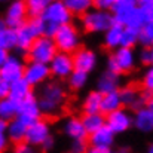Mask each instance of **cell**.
I'll return each instance as SVG.
<instances>
[{
    "label": "cell",
    "mask_w": 153,
    "mask_h": 153,
    "mask_svg": "<svg viewBox=\"0 0 153 153\" xmlns=\"http://www.w3.org/2000/svg\"><path fill=\"white\" fill-rule=\"evenodd\" d=\"M71 58L74 70H80L88 74L94 71L98 64V55L89 48H79L74 53H71Z\"/></svg>",
    "instance_id": "14"
},
{
    "label": "cell",
    "mask_w": 153,
    "mask_h": 153,
    "mask_svg": "<svg viewBox=\"0 0 153 153\" xmlns=\"http://www.w3.org/2000/svg\"><path fill=\"white\" fill-rule=\"evenodd\" d=\"M42 116L43 114H42L39 105H37V100H36L34 95H31V97H28V98L18 102V114H16V117L21 119L27 126L31 125L33 122L42 119Z\"/></svg>",
    "instance_id": "15"
},
{
    "label": "cell",
    "mask_w": 153,
    "mask_h": 153,
    "mask_svg": "<svg viewBox=\"0 0 153 153\" xmlns=\"http://www.w3.org/2000/svg\"><path fill=\"white\" fill-rule=\"evenodd\" d=\"M4 1H9V0H0V3H4Z\"/></svg>",
    "instance_id": "50"
},
{
    "label": "cell",
    "mask_w": 153,
    "mask_h": 153,
    "mask_svg": "<svg viewBox=\"0 0 153 153\" xmlns=\"http://www.w3.org/2000/svg\"><path fill=\"white\" fill-rule=\"evenodd\" d=\"M48 67H49L51 76L55 77L56 80H65L74 70L71 55L64 53V52H56L52 61L48 64Z\"/></svg>",
    "instance_id": "12"
},
{
    "label": "cell",
    "mask_w": 153,
    "mask_h": 153,
    "mask_svg": "<svg viewBox=\"0 0 153 153\" xmlns=\"http://www.w3.org/2000/svg\"><path fill=\"white\" fill-rule=\"evenodd\" d=\"M137 64V56L134 49H126V48H116L111 51L108 59H107V71L113 74H122L132 71Z\"/></svg>",
    "instance_id": "3"
},
{
    "label": "cell",
    "mask_w": 153,
    "mask_h": 153,
    "mask_svg": "<svg viewBox=\"0 0 153 153\" xmlns=\"http://www.w3.org/2000/svg\"><path fill=\"white\" fill-rule=\"evenodd\" d=\"M18 114V102L10 100L9 97L0 100V119L9 122Z\"/></svg>",
    "instance_id": "29"
},
{
    "label": "cell",
    "mask_w": 153,
    "mask_h": 153,
    "mask_svg": "<svg viewBox=\"0 0 153 153\" xmlns=\"http://www.w3.org/2000/svg\"><path fill=\"white\" fill-rule=\"evenodd\" d=\"M22 1H24V0H22Z\"/></svg>",
    "instance_id": "51"
},
{
    "label": "cell",
    "mask_w": 153,
    "mask_h": 153,
    "mask_svg": "<svg viewBox=\"0 0 153 153\" xmlns=\"http://www.w3.org/2000/svg\"><path fill=\"white\" fill-rule=\"evenodd\" d=\"M137 59L146 65V67H152L153 64V49L152 48H141V51L138 52V56Z\"/></svg>",
    "instance_id": "35"
},
{
    "label": "cell",
    "mask_w": 153,
    "mask_h": 153,
    "mask_svg": "<svg viewBox=\"0 0 153 153\" xmlns=\"http://www.w3.org/2000/svg\"><path fill=\"white\" fill-rule=\"evenodd\" d=\"M101 94L98 91H89L83 101H82V110L85 114H89V113H100V105H101Z\"/></svg>",
    "instance_id": "25"
},
{
    "label": "cell",
    "mask_w": 153,
    "mask_h": 153,
    "mask_svg": "<svg viewBox=\"0 0 153 153\" xmlns=\"http://www.w3.org/2000/svg\"><path fill=\"white\" fill-rule=\"evenodd\" d=\"M132 126H135L141 132L153 131V105L149 104L134 111L132 114Z\"/></svg>",
    "instance_id": "17"
},
{
    "label": "cell",
    "mask_w": 153,
    "mask_h": 153,
    "mask_svg": "<svg viewBox=\"0 0 153 153\" xmlns=\"http://www.w3.org/2000/svg\"><path fill=\"white\" fill-rule=\"evenodd\" d=\"M141 85L144 88V91H153V68L152 67H147L146 71L143 73V77H141Z\"/></svg>",
    "instance_id": "36"
},
{
    "label": "cell",
    "mask_w": 153,
    "mask_h": 153,
    "mask_svg": "<svg viewBox=\"0 0 153 153\" xmlns=\"http://www.w3.org/2000/svg\"><path fill=\"white\" fill-rule=\"evenodd\" d=\"M122 107V102L119 98L117 91L116 92H110V94H104L101 97V105H100V113L101 114H108L111 111H116L117 108Z\"/></svg>",
    "instance_id": "26"
},
{
    "label": "cell",
    "mask_w": 153,
    "mask_h": 153,
    "mask_svg": "<svg viewBox=\"0 0 153 153\" xmlns=\"http://www.w3.org/2000/svg\"><path fill=\"white\" fill-rule=\"evenodd\" d=\"M137 40L138 45H143V48H152L153 45V22L143 25L137 31Z\"/></svg>",
    "instance_id": "33"
},
{
    "label": "cell",
    "mask_w": 153,
    "mask_h": 153,
    "mask_svg": "<svg viewBox=\"0 0 153 153\" xmlns=\"http://www.w3.org/2000/svg\"><path fill=\"white\" fill-rule=\"evenodd\" d=\"M88 79H89V74L85 73V71H80V70H73L71 74L65 79L68 86L73 89V91H79L82 88H85V85L88 83Z\"/></svg>",
    "instance_id": "32"
},
{
    "label": "cell",
    "mask_w": 153,
    "mask_h": 153,
    "mask_svg": "<svg viewBox=\"0 0 153 153\" xmlns=\"http://www.w3.org/2000/svg\"><path fill=\"white\" fill-rule=\"evenodd\" d=\"M147 153H153V146H152V144L147 147Z\"/></svg>",
    "instance_id": "48"
},
{
    "label": "cell",
    "mask_w": 153,
    "mask_h": 153,
    "mask_svg": "<svg viewBox=\"0 0 153 153\" xmlns=\"http://www.w3.org/2000/svg\"><path fill=\"white\" fill-rule=\"evenodd\" d=\"M52 135L51 132V125L48 120H45L43 117L33 122L31 125L27 126V132H25V138L24 141L33 147H40L49 137Z\"/></svg>",
    "instance_id": "9"
},
{
    "label": "cell",
    "mask_w": 153,
    "mask_h": 153,
    "mask_svg": "<svg viewBox=\"0 0 153 153\" xmlns=\"http://www.w3.org/2000/svg\"><path fill=\"white\" fill-rule=\"evenodd\" d=\"M117 89H119V76L105 70L97 80V89L95 91H98L101 95H104V94L116 92Z\"/></svg>",
    "instance_id": "22"
},
{
    "label": "cell",
    "mask_w": 153,
    "mask_h": 153,
    "mask_svg": "<svg viewBox=\"0 0 153 153\" xmlns=\"http://www.w3.org/2000/svg\"><path fill=\"white\" fill-rule=\"evenodd\" d=\"M137 7L146 12H153V0H137Z\"/></svg>",
    "instance_id": "40"
},
{
    "label": "cell",
    "mask_w": 153,
    "mask_h": 153,
    "mask_svg": "<svg viewBox=\"0 0 153 153\" xmlns=\"http://www.w3.org/2000/svg\"><path fill=\"white\" fill-rule=\"evenodd\" d=\"M6 126H7V122L0 119V132H6Z\"/></svg>",
    "instance_id": "46"
},
{
    "label": "cell",
    "mask_w": 153,
    "mask_h": 153,
    "mask_svg": "<svg viewBox=\"0 0 153 153\" xmlns=\"http://www.w3.org/2000/svg\"><path fill=\"white\" fill-rule=\"evenodd\" d=\"M117 94H119V98H120V102H122V107H129L137 101L138 95H140V91L137 89V86L134 85H126L123 88H119L117 89Z\"/></svg>",
    "instance_id": "28"
},
{
    "label": "cell",
    "mask_w": 153,
    "mask_h": 153,
    "mask_svg": "<svg viewBox=\"0 0 153 153\" xmlns=\"http://www.w3.org/2000/svg\"><path fill=\"white\" fill-rule=\"evenodd\" d=\"M65 7L71 15H85L88 10L94 7V0H62Z\"/></svg>",
    "instance_id": "27"
},
{
    "label": "cell",
    "mask_w": 153,
    "mask_h": 153,
    "mask_svg": "<svg viewBox=\"0 0 153 153\" xmlns=\"http://www.w3.org/2000/svg\"><path fill=\"white\" fill-rule=\"evenodd\" d=\"M119 153H128V149H120Z\"/></svg>",
    "instance_id": "49"
},
{
    "label": "cell",
    "mask_w": 153,
    "mask_h": 153,
    "mask_svg": "<svg viewBox=\"0 0 153 153\" xmlns=\"http://www.w3.org/2000/svg\"><path fill=\"white\" fill-rule=\"evenodd\" d=\"M135 45H138V40H137V30L125 28V27H123V31H122V36H120L119 48L134 49V48H135Z\"/></svg>",
    "instance_id": "34"
},
{
    "label": "cell",
    "mask_w": 153,
    "mask_h": 153,
    "mask_svg": "<svg viewBox=\"0 0 153 153\" xmlns=\"http://www.w3.org/2000/svg\"><path fill=\"white\" fill-rule=\"evenodd\" d=\"M52 0H24L30 18H40Z\"/></svg>",
    "instance_id": "30"
},
{
    "label": "cell",
    "mask_w": 153,
    "mask_h": 153,
    "mask_svg": "<svg viewBox=\"0 0 153 153\" xmlns=\"http://www.w3.org/2000/svg\"><path fill=\"white\" fill-rule=\"evenodd\" d=\"M85 153H111V150H97L94 147H88Z\"/></svg>",
    "instance_id": "45"
},
{
    "label": "cell",
    "mask_w": 153,
    "mask_h": 153,
    "mask_svg": "<svg viewBox=\"0 0 153 153\" xmlns=\"http://www.w3.org/2000/svg\"><path fill=\"white\" fill-rule=\"evenodd\" d=\"M86 140H89V147H94L97 150H111L114 144V134L104 125L98 131L88 135Z\"/></svg>",
    "instance_id": "16"
},
{
    "label": "cell",
    "mask_w": 153,
    "mask_h": 153,
    "mask_svg": "<svg viewBox=\"0 0 153 153\" xmlns=\"http://www.w3.org/2000/svg\"><path fill=\"white\" fill-rule=\"evenodd\" d=\"M80 22L88 33H104L114 24L110 10H102L97 7H92L85 15H82Z\"/></svg>",
    "instance_id": "4"
},
{
    "label": "cell",
    "mask_w": 153,
    "mask_h": 153,
    "mask_svg": "<svg viewBox=\"0 0 153 153\" xmlns=\"http://www.w3.org/2000/svg\"><path fill=\"white\" fill-rule=\"evenodd\" d=\"M42 114H56L65 101V89L58 80H48L42 85L40 94L36 98Z\"/></svg>",
    "instance_id": "1"
},
{
    "label": "cell",
    "mask_w": 153,
    "mask_h": 153,
    "mask_svg": "<svg viewBox=\"0 0 153 153\" xmlns=\"http://www.w3.org/2000/svg\"><path fill=\"white\" fill-rule=\"evenodd\" d=\"M4 27H6V24H4V21H3V18H0V31H1V30H3Z\"/></svg>",
    "instance_id": "47"
},
{
    "label": "cell",
    "mask_w": 153,
    "mask_h": 153,
    "mask_svg": "<svg viewBox=\"0 0 153 153\" xmlns=\"http://www.w3.org/2000/svg\"><path fill=\"white\" fill-rule=\"evenodd\" d=\"M0 48L6 52L16 48V30L4 27L0 31Z\"/></svg>",
    "instance_id": "31"
},
{
    "label": "cell",
    "mask_w": 153,
    "mask_h": 153,
    "mask_svg": "<svg viewBox=\"0 0 153 153\" xmlns=\"http://www.w3.org/2000/svg\"><path fill=\"white\" fill-rule=\"evenodd\" d=\"M33 95V88L24 80V79H19V80H15L12 83H9V94L7 97L13 101L19 102L28 97Z\"/></svg>",
    "instance_id": "21"
},
{
    "label": "cell",
    "mask_w": 153,
    "mask_h": 153,
    "mask_svg": "<svg viewBox=\"0 0 153 153\" xmlns=\"http://www.w3.org/2000/svg\"><path fill=\"white\" fill-rule=\"evenodd\" d=\"M3 21H4L6 27L13 28V30H16L18 27L25 24L28 21V13H27L25 3L22 0H12L7 4V9L4 12Z\"/></svg>",
    "instance_id": "11"
},
{
    "label": "cell",
    "mask_w": 153,
    "mask_h": 153,
    "mask_svg": "<svg viewBox=\"0 0 153 153\" xmlns=\"http://www.w3.org/2000/svg\"><path fill=\"white\" fill-rule=\"evenodd\" d=\"M7 94H9V83L4 82L3 79H0V100L6 98Z\"/></svg>",
    "instance_id": "41"
},
{
    "label": "cell",
    "mask_w": 153,
    "mask_h": 153,
    "mask_svg": "<svg viewBox=\"0 0 153 153\" xmlns=\"http://www.w3.org/2000/svg\"><path fill=\"white\" fill-rule=\"evenodd\" d=\"M86 149H88L86 140H71V144H70L67 153H85Z\"/></svg>",
    "instance_id": "37"
},
{
    "label": "cell",
    "mask_w": 153,
    "mask_h": 153,
    "mask_svg": "<svg viewBox=\"0 0 153 153\" xmlns=\"http://www.w3.org/2000/svg\"><path fill=\"white\" fill-rule=\"evenodd\" d=\"M40 18L55 27H61V25L70 24L73 15L68 12V9L65 7L62 0H52L51 4L46 7V10L43 12V15Z\"/></svg>",
    "instance_id": "8"
},
{
    "label": "cell",
    "mask_w": 153,
    "mask_h": 153,
    "mask_svg": "<svg viewBox=\"0 0 153 153\" xmlns=\"http://www.w3.org/2000/svg\"><path fill=\"white\" fill-rule=\"evenodd\" d=\"M56 51L64 53H74L80 48V31L74 24H65L56 28L53 37H52Z\"/></svg>",
    "instance_id": "2"
},
{
    "label": "cell",
    "mask_w": 153,
    "mask_h": 153,
    "mask_svg": "<svg viewBox=\"0 0 153 153\" xmlns=\"http://www.w3.org/2000/svg\"><path fill=\"white\" fill-rule=\"evenodd\" d=\"M122 31H123V27L119 25V24H113L107 31H104V46L108 49V51H114L116 48H119V43H120V36H122Z\"/></svg>",
    "instance_id": "24"
},
{
    "label": "cell",
    "mask_w": 153,
    "mask_h": 153,
    "mask_svg": "<svg viewBox=\"0 0 153 153\" xmlns=\"http://www.w3.org/2000/svg\"><path fill=\"white\" fill-rule=\"evenodd\" d=\"M42 18H30L25 24L16 28V48L19 52L27 53L33 42L40 36Z\"/></svg>",
    "instance_id": "5"
},
{
    "label": "cell",
    "mask_w": 153,
    "mask_h": 153,
    "mask_svg": "<svg viewBox=\"0 0 153 153\" xmlns=\"http://www.w3.org/2000/svg\"><path fill=\"white\" fill-rule=\"evenodd\" d=\"M80 122L85 128V132L88 135H91L92 132L98 131L100 128H102L105 125V119H104V114L101 113H89V114H85L80 117Z\"/></svg>",
    "instance_id": "23"
},
{
    "label": "cell",
    "mask_w": 153,
    "mask_h": 153,
    "mask_svg": "<svg viewBox=\"0 0 153 153\" xmlns=\"http://www.w3.org/2000/svg\"><path fill=\"white\" fill-rule=\"evenodd\" d=\"M13 153H37V152H36V147H33V146L27 144L25 141H22V143L15 144Z\"/></svg>",
    "instance_id": "38"
},
{
    "label": "cell",
    "mask_w": 153,
    "mask_h": 153,
    "mask_svg": "<svg viewBox=\"0 0 153 153\" xmlns=\"http://www.w3.org/2000/svg\"><path fill=\"white\" fill-rule=\"evenodd\" d=\"M62 129H64V134L71 140H86L88 138V134L85 132V128L80 122V117H76V116L68 117L64 122Z\"/></svg>",
    "instance_id": "19"
},
{
    "label": "cell",
    "mask_w": 153,
    "mask_h": 153,
    "mask_svg": "<svg viewBox=\"0 0 153 153\" xmlns=\"http://www.w3.org/2000/svg\"><path fill=\"white\" fill-rule=\"evenodd\" d=\"M25 62L21 59V56L16 55H7L6 61L0 67V79H3L7 83H12L15 80L22 79Z\"/></svg>",
    "instance_id": "13"
},
{
    "label": "cell",
    "mask_w": 153,
    "mask_h": 153,
    "mask_svg": "<svg viewBox=\"0 0 153 153\" xmlns=\"http://www.w3.org/2000/svg\"><path fill=\"white\" fill-rule=\"evenodd\" d=\"M51 77V71L49 67L46 64H40V62H33L28 61L24 65V73H22V79L33 88V86H40L45 82H48Z\"/></svg>",
    "instance_id": "10"
},
{
    "label": "cell",
    "mask_w": 153,
    "mask_h": 153,
    "mask_svg": "<svg viewBox=\"0 0 153 153\" xmlns=\"http://www.w3.org/2000/svg\"><path fill=\"white\" fill-rule=\"evenodd\" d=\"M119 0H94V7L102 9V10H110V7Z\"/></svg>",
    "instance_id": "39"
},
{
    "label": "cell",
    "mask_w": 153,
    "mask_h": 153,
    "mask_svg": "<svg viewBox=\"0 0 153 153\" xmlns=\"http://www.w3.org/2000/svg\"><path fill=\"white\" fill-rule=\"evenodd\" d=\"M53 146H55V140H53V137H49L42 146H40V149L43 150V152H49V150H52L53 149Z\"/></svg>",
    "instance_id": "42"
},
{
    "label": "cell",
    "mask_w": 153,
    "mask_h": 153,
    "mask_svg": "<svg viewBox=\"0 0 153 153\" xmlns=\"http://www.w3.org/2000/svg\"><path fill=\"white\" fill-rule=\"evenodd\" d=\"M25 132H27V125L21 119L15 117V119H12V120L7 122V126H6V132L4 134H6V137H7L9 141H12L13 144H18V143H22L24 141Z\"/></svg>",
    "instance_id": "18"
},
{
    "label": "cell",
    "mask_w": 153,
    "mask_h": 153,
    "mask_svg": "<svg viewBox=\"0 0 153 153\" xmlns=\"http://www.w3.org/2000/svg\"><path fill=\"white\" fill-rule=\"evenodd\" d=\"M7 55H9L7 52L4 51V49H1V48H0V67H1V64H3L4 61H6V58H7Z\"/></svg>",
    "instance_id": "44"
},
{
    "label": "cell",
    "mask_w": 153,
    "mask_h": 153,
    "mask_svg": "<svg viewBox=\"0 0 153 153\" xmlns=\"http://www.w3.org/2000/svg\"><path fill=\"white\" fill-rule=\"evenodd\" d=\"M56 46L53 43L51 37H45V36H39L33 45L30 46V49L27 51L28 59L33 62H40V64H49L52 58L56 53Z\"/></svg>",
    "instance_id": "6"
},
{
    "label": "cell",
    "mask_w": 153,
    "mask_h": 153,
    "mask_svg": "<svg viewBox=\"0 0 153 153\" xmlns=\"http://www.w3.org/2000/svg\"><path fill=\"white\" fill-rule=\"evenodd\" d=\"M137 7V0H119L110 7V13L116 24H122L123 18Z\"/></svg>",
    "instance_id": "20"
},
{
    "label": "cell",
    "mask_w": 153,
    "mask_h": 153,
    "mask_svg": "<svg viewBox=\"0 0 153 153\" xmlns=\"http://www.w3.org/2000/svg\"><path fill=\"white\" fill-rule=\"evenodd\" d=\"M104 119H105V126L114 135L116 134H123L132 126V113L125 107H120L116 111H111V113L105 114Z\"/></svg>",
    "instance_id": "7"
},
{
    "label": "cell",
    "mask_w": 153,
    "mask_h": 153,
    "mask_svg": "<svg viewBox=\"0 0 153 153\" xmlns=\"http://www.w3.org/2000/svg\"><path fill=\"white\" fill-rule=\"evenodd\" d=\"M7 144H9V140L6 137L4 132H0V153H4L7 149Z\"/></svg>",
    "instance_id": "43"
}]
</instances>
